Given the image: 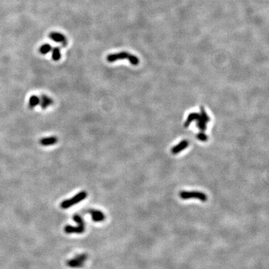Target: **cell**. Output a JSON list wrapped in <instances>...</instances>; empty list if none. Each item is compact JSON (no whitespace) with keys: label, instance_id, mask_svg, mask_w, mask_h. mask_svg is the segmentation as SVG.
Returning a JSON list of instances; mask_svg holds the SVG:
<instances>
[{"label":"cell","instance_id":"7a4b0ae2","mask_svg":"<svg viewBox=\"0 0 269 269\" xmlns=\"http://www.w3.org/2000/svg\"><path fill=\"white\" fill-rule=\"evenodd\" d=\"M179 197L184 200L190 199H197L202 202H206L208 200L207 195L201 191H182L179 194Z\"/></svg>","mask_w":269,"mask_h":269},{"label":"cell","instance_id":"ba28073f","mask_svg":"<svg viewBox=\"0 0 269 269\" xmlns=\"http://www.w3.org/2000/svg\"><path fill=\"white\" fill-rule=\"evenodd\" d=\"M39 98H40L39 106L43 109L47 108L48 107L52 106L54 103L53 100L46 95H42Z\"/></svg>","mask_w":269,"mask_h":269},{"label":"cell","instance_id":"7c38bea8","mask_svg":"<svg viewBox=\"0 0 269 269\" xmlns=\"http://www.w3.org/2000/svg\"><path fill=\"white\" fill-rule=\"evenodd\" d=\"M52 58L54 61H58L61 58L60 49L58 47L52 49Z\"/></svg>","mask_w":269,"mask_h":269},{"label":"cell","instance_id":"277c9868","mask_svg":"<svg viewBox=\"0 0 269 269\" xmlns=\"http://www.w3.org/2000/svg\"><path fill=\"white\" fill-rule=\"evenodd\" d=\"M130 56V54H128L127 52H121L115 54H111L108 55L107 57V60L108 62H113L118 60L121 59H128Z\"/></svg>","mask_w":269,"mask_h":269},{"label":"cell","instance_id":"8fae6325","mask_svg":"<svg viewBox=\"0 0 269 269\" xmlns=\"http://www.w3.org/2000/svg\"><path fill=\"white\" fill-rule=\"evenodd\" d=\"M73 220L78 224L79 226L85 228V222L83 218L79 215H74L73 216Z\"/></svg>","mask_w":269,"mask_h":269},{"label":"cell","instance_id":"3957f363","mask_svg":"<svg viewBox=\"0 0 269 269\" xmlns=\"http://www.w3.org/2000/svg\"><path fill=\"white\" fill-rule=\"evenodd\" d=\"M88 256L87 254H81L67 261V266L70 268H81L84 266Z\"/></svg>","mask_w":269,"mask_h":269},{"label":"cell","instance_id":"5b68a950","mask_svg":"<svg viewBox=\"0 0 269 269\" xmlns=\"http://www.w3.org/2000/svg\"><path fill=\"white\" fill-rule=\"evenodd\" d=\"M49 37L56 43H61L63 46H65L67 44L66 37L62 33L58 32H52L49 34Z\"/></svg>","mask_w":269,"mask_h":269},{"label":"cell","instance_id":"30bf717a","mask_svg":"<svg viewBox=\"0 0 269 269\" xmlns=\"http://www.w3.org/2000/svg\"><path fill=\"white\" fill-rule=\"evenodd\" d=\"M40 98L36 96H32L29 100V107L31 109L39 105Z\"/></svg>","mask_w":269,"mask_h":269},{"label":"cell","instance_id":"6da1fadb","mask_svg":"<svg viewBox=\"0 0 269 269\" xmlns=\"http://www.w3.org/2000/svg\"><path fill=\"white\" fill-rule=\"evenodd\" d=\"M87 196V193L86 191H82L78 193L76 195L73 196L70 199H68L63 201L60 204V208L64 210L68 209L77 203L81 202L84 199H85Z\"/></svg>","mask_w":269,"mask_h":269},{"label":"cell","instance_id":"9c48e42d","mask_svg":"<svg viewBox=\"0 0 269 269\" xmlns=\"http://www.w3.org/2000/svg\"><path fill=\"white\" fill-rule=\"evenodd\" d=\"M58 142V138L56 137H49L43 138L40 140L39 143L43 146H51L57 143Z\"/></svg>","mask_w":269,"mask_h":269},{"label":"cell","instance_id":"52a82bcc","mask_svg":"<svg viewBox=\"0 0 269 269\" xmlns=\"http://www.w3.org/2000/svg\"><path fill=\"white\" fill-rule=\"evenodd\" d=\"M85 230V227H82L80 226L74 227L70 225H67L64 227V232L66 234H82L84 232Z\"/></svg>","mask_w":269,"mask_h":269},{"label":"cell","instance_id":"8992f818","mask_svg":"<svg viewBox=\"0 0 269 269\" xmlns=\"http://www.w3.org/2000/svg\"><path fill=\"white\" fill-rule=\"evenodd\" d=\"M89 213L91 215L92 219L94 222H102L106 219L105 215L99 210H91Z\"/></svg>","mask_w":269,"mask_h":269},{"label":"cell","instance_id":"4fadbf2b","mask_svg":"<svg viewBox=\"0 0 269 269\" xmlns=\"http://www.w3.org/2000/svg\"><path fill=\"white\" fill-rule=\"evenodd\" d=\"M52 46L49 44H43L39 48V53L41 54H46L52 51Z\"/></svg>","mask_w":269,"mask_h":269}]
</instances>
